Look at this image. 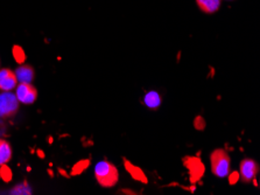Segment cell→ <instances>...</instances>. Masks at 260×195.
<instances>
[{"label": "cell", "instance_id": "1", "mask_svg": "<svg viewBox=\"0 0 260 195\" xmlns=\"http://www.w3.org/2000/svg\"><path fill=\"white\" fill-rule=\"evenodd\" d=\"M94 178L102 187L110 188V187H113L118 182L119 172H118L117 167L111 162L102 160L97 162V165L94 166Z\"/></svg>", "mask_w": 260, "mask_h": 195}, {"label": "cell", "instance_id": "8", "mask_svg": "<svg viewBox=\"0 0 260 195\" xmlns=\"http://www.w3.org/2000/svg\"><path fill=\"white\" fill-rule=\"evenodd\" d=\"M123 161H124L125 170L127 171L132 179H135V180L141 182V184H147L148 179H147V177H146L145 172L140 169V167H138L135 164H132V162L128 161L127 159H124Z\"/></svg>", "mask_w": 260, "mask_h": 195}, {"label": "cell", "instance_id": "4", "mask_svg": "<svg viewBox=\"0 0 260 195\" xmlns=\"http://www.w3.org/2000/svg\"><path fill=\"white\" fill-rule=\"evenodd\" d=\"M183 165L188 170L189 180H190L191 184L200 181L204 172H206V166H204L200 157L188 156L183 159Z\"/></svg>", "mask_w": 260, "mask_h": 195}, {"label": "cell", "instance_id": "16", "mask_svg": "<svg viewBox=\"0 0 260 195\" xmlns=\"http://www.w3.org/2000/svg\"><path fill=\"white\" fill-rule=\"evenodd\" d=\"M204 126H206V122L202 117H196L195 119V127L198 130H203Z\"/></svg>", "mask_w": 260, "mask_h": 195}, {"label": "cell", "instance_id": "9", "mask_svg": "<svg viewBox=\"0 0 260 195\" xmlns=\"http://www.w3.org/2000/svg\"><path fill=\"white\" fill-rule=\"evenodd\" d=\"M18 83H31L34 79V69L30 66L22 65L14 71Z\"/></svg>", "mask_w": 260, "mask_h": 195}, {"label": "cell", "instance_id": "6", "mask_svg": "<svg viewBox=\"0 0 260 195\" xmlns=\"http://www.w3.org/2000/svg\"><path fill=\"white\" fill-rule=\"evenodd\" d=\"M258 171V164L253 160V159H243L239 167V180L246 182V184L247 182L253 181L255 177H257Z\"/></svg>", "mask_w": 260, "mask_h": 195}, {"label": "cell", "instance_id": "14", "mask_svg": "<svg viewBox=\"0 0 260 195\" xmlns=\"http://www.w3.org/2000/svg\"><path fill=\"white\" fill-rule=\"evenodd\" d=\"M13 55H14L15 60H17L19 63H22L23 61H25V53H23V50H22V48H20V47H18V46L14 47Z\"/></svg>", "mask_w": 260, "mask_h": 195}, {"label": "cell", "instance_id": "10", "mask_svg": "<svg viewBox=\"0 0 260 195\" xmlns=\"http://www.w3.org/2000/svg\"><path fill=\"white\" fill-rule=\"evenodd\" d=\"M199 9L207 14H214L219 10L220 0H196Z\"/></svg>", "mask_w": 260, "mask_h": 195}, {"label": "cell", "instance_id": "7", "mask_svg": "<svg viewBox=\"0 0 260 195\" xmlns=\"http://www.w3.org/2000/svg\"><path fill=\"white\" fill-rule=\"evenodd\" d=\"M18 86V79L14 71L11 69L3 68L0 69V90L12 91Z\"/></svg>", "mask_w": 260, "mask_h": 195}, {"label": "cell", "instance_id": "5", "mask_svg": "<svg viewBox=\"0 0 260 195\" xmlns=\"http://www.w3.org/2000/svg\"><path fill=\"white\" fill-rule=\"evenodd\" d=\"M15 96H17L19 103L29 105L37 101L38 90L31 86V83H19L15 87Z\"/></svg>", "mask_w": 260, "mask_h": 195}, {"label": "cell", "instance_id": "11", "mask_svg": "<svg viewBox=\"0 0 260 195\" xmlns=\"http://www.w3.org/2000/svg\"><path fill=\"white\" fill-rule=\"evenodd\" d=\"M12 146L5 139L0 138V167L9 164L12 159Z\"/></svg>", "mask_w": 260, "mask_h": 195}, {"label": "cell", "instance_id": "15", "mask_svg": "<svg viewBox=\"0 0 260 195\" xmlns=\"http://www.w3.org/2000/svg\"><path fill=\"white\" fill-rule=\"evenodd\" d=\"M228 177H229L230 185H235L236 182L239 180V172H237V171H235V172H230L228 174Z\"/></svg>", "mask_w": 260, "mask_h": 195}, {"label": "cell", "instance_id": "3", "mask_svg": "<svg viewBox=\"0 0 260 195\" xmlns=\"http://www.w3.org/2000/svg\"><path fill=\"white\" fill-rule=\"evenodd\" d=\"M19 110V101L12 91H3L0 94V118H10Z\"/></svg>", "mask_w": 260, "mask_h": 195}, {"label": "cell", "instance_id": "2", "mask_svg": "<svg viewBox=\"0 0 260 195\" xmlns=\"http://www.w3.org/2000/svg\"><path fill=\"white\" fill-rule=\"evenodd\" d=\"M211 172L218 178H225L231 171V159L225 150L217 149L210 154Z\"/></svg>", "mask_w": 260, "mask_h": 195}, {"label": "cell", "instance_id": "12", "mask_svg": "<svg viewBox=\"0 0 260 195\" xmlns=\"http://www.w3.org/2000/svg\"><path fill=\"white\" fill-rule=\"evenodd\" d=\"M144 103L146 106L149 107V109H157V107L161 105V96L159 93H156L154 90L148 91L144 97Z\"/></svg>", "mask_w": 260, "mask_h": 195}, {"label": "cell", "instance_id": "13", "mask_svg": "<svg viewBox=\"0 0 260 195\" xmlns=\"http://www.w3.org/2000/svg\"><path fill=\"white\" fill-rule=\"evenodd\" d=\"M90 165V160L89 159H86V160H81L78 161L77 164H75V166L73 167V171H72V174L73 176H78V174L83 173L84 171L88 169Z\"/></svg>", "mask_w": 260, "mask_h": 195}]
</instances>
